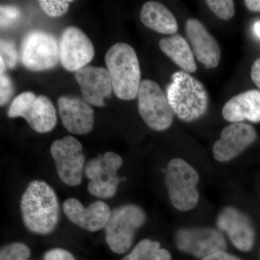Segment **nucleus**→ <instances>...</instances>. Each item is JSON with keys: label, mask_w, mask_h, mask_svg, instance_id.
I'll use <instances>...</instances> for the list:
<instances>
[{"label": "nucleus", "mask_w": 260, "mask_h": 260, "mask_svg": "<svg viewBox=\"0 0 260 260\" xmlns=\"http://www.w3.org/2000/svg\"><path fill=\"white\" fill-rule=\"evenodd\" d=\"M20 210L25 227L34 234H51L59 222L57 196L45 181L35 180L28 184L22 196Z\"/></svg>", "instance_id": "f257e3e1"}, {"label": "nucleus", "mask_w": 260, "mask_h": 260, "mask_svg": "<svg viewBox=\"0 0 260 260\" xmlns=\"http://www.w3.org/2000/svg\"><path fill=\"white\" fill-rule=\"evenodd\" d=\"M167 97L174 114L185 122L198 120L208 112L209 95L205 85L186 72L173 74Z\"/></svg>", "instance_id": "f03ea898"}, {"label": "nucleus", "mask_w": 260, "mask_h": 260, "mask_svg": "<svg viewBox=\"0 0 260 260\" xmlns=\"http://www.w3.org/2000/svg\"><path fill=\"white\" fill-rule=\"evenodd\" d=\"M105 61L116 97L124 101L138 97L141 72L135 49L125 43H116L107 51Z\"/></svg>", "instance_id": "7ed1b4c3"}, {"label": "nucleus", "mask_w": 260, "mask_h": 260, "mask_svg": "<svg viewBox=\"0 0 260 260\" xmlns=\"http://www.w3.org/2000/svg\"><path fill=\"white\" fill-rule=\"evenodd\" d=\"M198 181L199 174L185 160L179 158L170 160L166 172L165 184L174 208L180 211H188L198 205Z\"/></svg>", "instance_id": "20e7f679"}, {"label": "nucleus", "mask_w": 260, "mask_h": 260, "mask_svg": "<svg viewBox=\"0 0 260 260\" xmlns=\"http://www.w3.org/2000/svg\"><path fill=\"white\" fill-rule=\"evenodd\" d=\"M146 220L141 208L135 205H124L112 210L104 227L106 242L112 251L123 254L133 244L135 233Z\"/></svg>", "instance_id": "39448f33"}, {"label": "nucleus", "mask_w": 260, "mask_h": 260, "mask_svg": "<svg viewBox=\"0 0 260 260\" xmlns=\"http://www.w3.org/2000/svg\"><path fill=\"white\" fill-rule=\"evenodd\" d=\"M138 101L140 116L150 129L160 132L172 126L174 111L156 82L143 80L138 90Z\"/></svg>", "instance_id": "423d86ee"}, {"label": "nucleus", "mask_w": 260, "mask_h": 260, "mask_svg": "<svg viewBox=\"0 0 260 260\" xmlns=\"http://www.w3.org/2000/svg\"><path fill=\"white\" fill-rule=\"evenodd\" d=\"M20 59L30 71L41 72L55 68L59 60V42L52 34L32 30L21 44Z\"/></svg>", "instance_id": "0eeeda50"}, {"label": "nucleus", "mask_w": 260, "mask_h": 260, "mask_svg": "<svg viewBox=\"0 0 260 260\" xmlns=\"http://www.w3.org/2000/svg\"><path fill=\"white\" fill-rule=\"evenodd\" d=\"M122 164L120 155L113 152L99 155L89 160L84 169L85 176L90 180L89 192L102 199L114 197L120 181L117 172Z\"/></svg>", "instance_id": "6e6552de"}, {"label": "nucleus", "mask_w": 260, "mask_h": 260, "mask_svg": "<svg viewBox=\"0 0 260 260\" xmlns=\"http://www.w3.org/2000/svg\"><path fill=\"white\" fill-rule=\"evenodd\" d=\"M50 151L59 179L67 185H79L85 161L81 143L74 137L66 136L54 141Z\"/></svg>", "instance_id": "1a4fd4ad"}, {"label": "nucleus", "mask_w": 260, "mask_h": 260, "mask_svg": "<svg viewBox=\"0 0 260 260\" xmlns=\"http://www.w3.org/2000/svg\"><path fill=\"white\" fill-rule=\"evenodd\" d=\"M59 60L65 70L78 72L93 59L95 49L90 39L80 28L68 27L59 42Z\"/></svg>", "instance_id": "9d476101"}, {"label": "nucleus", "mask_w": 260, "mask_h": 260, "mask_svg": "<svg viewBox=\"0 0 260 260\" xmlns=\"http://www.w3.org/2000/svg\"><path fill=\"white\" fill-rule=\"evenodd\" d=\"M176 243L181 251L202 259L226 249L225 238L210 228L180 229L176 235Z\"/></svg>", "instance_id": "9b49d317"}, {"label": "nucleus", "mask_w": 260, "mask_h": 260, "mask_svg": "<svg viewBox=\"0 0 260 260\" xmlns=\"http://www.w3.org/2000/svg\"><path fill=\"white\" fill-rule=\"evenodd\" d=\"M256 138L257 134L252 126L233 123L222 130L220 140L214 144V158L219 162L230 161L252 144Z\"/></svg>", "instance_id": "f8f14e48"}, {"label": "nucleus", "mask_w": 260, "mask_h": 260, "mask_svg": "<svg viewBox=\"0 0 260 260\" xmlns=\"http://www.w3.org/2000/svg\"><path fill=\"white\" fill-rule=\"evenodd\" d=\"M75 79L79 84L84 100L90 105L104 107V99L112 95V80L106 68L85 67L75 73Z\"/></svg>", "instance_id": "ddd939ff"}, {"label": "nucleus", "mask_w": 260, "mask_h": 260, "mask_svg": "<svg viewBox=\"0 0 260 260\" xmlns=\"http://www.w3.org/2000/svg\"><path fill=\"white\" fill-rule=\"evenodd\" d=\"M186 35L192 52L206 69L217 68L221 58V51L215 38L204 25L196 18H189L185 25Z\"/></svg>", "instance_id": "4468645a"}, {"label": "nucleus", "mask_w": 260, "mask_h": 260, "mask_svg": "<svg viewBox=\"0 0 260 260\" xmlns=\"http://www.w3.org/2000/svg\"><path fill=\"white\" fill-rule=\"evenodd\" d=\"M62 208L72 223L90 232L104 229L112 213L109 205L104 202H93L88 208H85L79 200L75 198L65 200Z\"/></svg>", "instance_id": "2eb2a0df"}, {"label": "nucleus", "mask_w": 260, "mask_h": 260, "mask_svg": "<svg viewBox=\"0 0 260 260\" xmlns=\"http://www.w3.org/2000/svg\"><path fill=\"white\" fill-rule=\"evenodd\" d=\"M217 225L228 234L235 247L242 251L252 249L255 232L250 219L236 208L229 207L222 210L217 218Z\"/></svg>", "instance_id": "dca6fc26"}, {"label": "nucleus", "mask_w": 260, "mask_h": 260, "mask_svg": "<svg viewBox=\"0 0 260 260\" xmlns=\"http://www.w3.org/2000/svg\"><path fill=\"white\" fill-rule=\"evenodd\" d=\"M59 115L63 125L75 135H86L94 126V112L84 99L74 96H61L58 99Z\"/></svg>", "instance_id": "f3484780"}, {"label": "nucleus", "mask_w": 260, "mask_h": 260, "mask_svg": "<svg viewBox=\"0 0 260 260\" xmlns=\"http://www.w3.org/2000/svg\"><path fill=\"white\" fill-rule=\"evenodd\" d=\"M222 114L229 122H260L259 90H246L232 97L224 105Z\"/></svg>", "instance_id": "a211bd4d"}, {"label": "nucleus", "mask_w": 260, "mask_h": 260, "mask_svg": "<svg viewBox=\"0 0 260 260\" xmlns=\"http://www.w3.org/2000/svg\"><path fill=\"white\" fill-rule=\"evenodd\" d=\"M140 18L147 28L158 34L172 36L179 29L175 16L165 5L158 2L145 3L140 10Z\"/></svg>", "instance_id": "6ab92c4d"}, {"label": "nucleus", "mask_w": 260, "mask_h": 260, "mask_svg": "<svg viewBox=\"0 0 260 260\" xmlns=\"http://www.w3.org/2000/svg\"><path fill=\"white\" fill-rule=\"evenodd\" d=\"M23 118L34 131L47 133L55 127L57 118L55 108L50 99L39 95L27 109Z\"/></svg>", "instance_id": "aec40b11"}, {"label": "nucleus", "mask_w": 260, "mask_h": 260, "mask_svg": "<svg viewBox=\"0 0 260 260\" xmlns=\"http://www.w3.org/2000/svg\"><path fill=\"white\" fill-rule=\"evenodd\" d=\"M160 50L186 73H194L197 64L194 54L184 38L176 34L159 42Z\"/></svg>", "instance_id": "412c9836"}, {"label": "nucleus", "mask_w": 260, "mask_h": 260, "mask_svg": "<svg viewBox=\"0 0 260 260\" xmlns=\"http://www.w3.org/2000/svg\"><path fill=\"white\" fill-rule=\"evenodd\" d=\"M121 260H172V256L167 249L160 248L158 242L144 239Z\"/></svg>", "instance_id": "4be33fe9"}, {"label": "nucleus", "mask_w": 260, "mask_h": 260, "mask_svg": "<svg viewBox=\"0 0 260 260\" xmlns=\"http://www.w3.org/2000/svg\"><path fill=\"white\" fill-rule=\"evenodd\" d=\"M37 95L30 91L24 92L18 95L8 110V116L10 118L23 117L30 104L35 100Z\"/></svg>", "instance_id": "5701e85b"}, {"label": "nucleus", "mask_w": 260, "mask_h": 260, "mask_svg": "<svg viewBox=\"0 0 260 260\" xmlns=\"http://www.w3.org/2000/svg\"><path fill=\"white\" fill-rule=\"evenodd\" d=\"M205 3L214 14L221 20H230L235 14V4L232 0H207Z\"/></svg>", "instance_id": "b1692460"}, {"label": "nucleus", "mask_w": 260, "mask_h": 260, "mask_svg": "<svg viewBox=\"0 0 260 260\" xmlns=\"http://www.w3.org/2000/svg\"><path fill=\"white\" fill-rule=\"evenodd\" d=\"M30 255V251L22 243H12L2 248L0 260H27Z\"/></svg>", "instance_id": "393cba45"}, {"label": "nucleus", "mask_w": 260, "mask_h": 260, "mask_svg": "<svg viewBox=\"0 0 260 260\" xmlns=\"http://www.w3.org/2000/svg\"><path fill=\"white\" fill-rule=\"evenodd\" d=\"M42 10L49 16L56 18L65 14L69 9L72 1L66 0H41L39 2Z\"/></svg>", "instance_id": "a878e982"}, {"label": "nucleus", "mask_w": 260, "mask_h": 260, "mask_svg": "<svg viewBox=\"0 0 260 260\" xmlns=\"http://www.w3.org/2000/svg\"><path fill=\"white\" fill-rule=\"evenodd\" d=\"M0 58L3 59L7 68L13 69L16 66L18 61V52L15 44L10 41L1 39L0 42Z\"/></svg>", "instance_id": "bb28decb"}, {"label": "nucleus", "mask_w": 260, "mask_h": 260, "mask_svg": "<svg viewBox=\"0 0 260 260\" xmlns=\"http://www.w3.org/2000/svg\"><path fill=\"white\" fill-rule=\"evenodd\" d=\"M0 18H1V28H9L12 25L20 19V10L18 8L11 5H4L1 6L0 9Z\"/></svg>", "instance_id": "cd10ccee"}, {"label": "nucleus", "mask_w": 260, "mask_h": 260, "mask_svg": "<svg viewBox=\"0 0 260 260\" xmlns=\"http://www.w3.org/2000/svg\"><path fill=\"white\" fill-rule=\"evenodd\" d=\"M14 92L13 82L10 77L5 73L0 75V104L4 106L7 104Z\"/></svg>", "instance_id": "c85d7f7f"}, {"label": "nucleus", "mask_w": 260, "mask_h": 260, "mask_svg": "<svg viewBox=\"0 0 260 260\" xmlns=\"http://www.w3.org/2000/svg\"><path fill=\"white\" fill-rule=\"evenodd\" d=\"M44 260H76L74 256L61 248H55L46 252L44 256Z\"/></svg>", "instance_id": "c756f323"}, {"label": "nucleus", "mask_w": 260, "mask_h": 260, "mask_svg": "<svg viewBox=\"0 0 260 260\" xmlns=\"http://www.w3.org/2000/svg\"><path fill=\"white\" fill-rule=\"evenodd\" d=\"M202 260H242L237 256L232 255L225 252V251H218V252L214 253L213 254L203 258Z\"/></svg>", "instance_id": "7c9ffc66"}, {"label": "nucleus", "mask_w": 260, "mask_h": 260, "mask_svg": "<svg viewBox=\"0 0 260 260\" xmlns=\"http://www.w3.org/2000/svg\"><path fill=\"white\" fill-rule=\"evenodd\" d=\"M251 78L260 90V57L253 63L251 70Z\"/></svg>", "instance_id": "2f4dec72"}, {"label": "nucleus", "mask_w": 260, "mask_h": 260, "mask_svg": "<svg viewBox=\"0 0 260 260\" xmlns=\"http://www.w3.org/2000/svg\"><path fill=\"white\" fill-rule=\"evenodd\" d=\"M244 4L251 12H260V0H246Z\"/></svg>", "instance_id": "473e14b6"}, {"label": "nucleus", "mask_w": 260, "mask_h": 260, "mask_svg": "<svg viewBox=\"0 0 260 260\" xmlns=\"http://www.w3.org/2000/svg\"><path fill=\"white\" fill-rule=\"evenodd\" d=\"M253 30H254V34H255L256 37L260 38V21L256 22L254 23Z\"/></svg>", "instance_id": "72a5a7b5"}]
</instances>
